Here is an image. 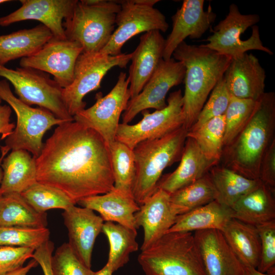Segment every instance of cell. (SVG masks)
<instances>
[{
	"instance_id": "6da1fadb",
	"label": "cell",
	"mask_w": 275,
	"mask_h": 275,
	"mask_svg": "<svg viewBox=\"0 0 275 275\" xmlns=\"http://www.w3.org/2000/svg\"><path fill=\"white\" fill-rule=\"evenodd\" d=\"M36 162L37 182L60 189L75 205L114 188L108 146L95 130L75 121L58 125Z\"/></svg>"
},
{
	"instance_id": "7a4b0ae2",
	"label": "cell",
	"mask_w": 275,
	"mask_h": 275,
	"mask_svg": "<svg viewBox=\"0 0 275 275\" xmlns=\"http://www.w3.org/2000/svg\"><path fill=\"white\" fill-rule=\"evenodd\" d=\"M172 56L185 68L182 110L184 126L188 130L195 123L209 94L224 76L232 58L220 54L205 44L190 45L185 41L178 46Z\"/></svg>"
},
{
	"instance_id": "3957f363",
	"label": "cell",
	"mask_w": 275,
	"mask_h": 275,
	"mask_svg": "<svg viewBox=\"0 0 275 275\" xmlns=\"http://www.w3.org/2000/svg\"><path fill=\"white\" fill-rule=\"evenodd\" d=\"M275 94L265 92L257 101L248 122L225 147L224 166L252 179H259L263 157L274 138Z\"/></svg>"
},
{
	"instance_id": "277c9868",
	"label": "cell",
	"mask_w": 275,
	"mask_h": 275,
	"mask_svg": "<svg viewBox=\"0 0 275 275\" xmlns=\"http://www.w3.org/2000/svg\"><path fill=\"white\" fill-rule=\"evenodd\" d=\"M187 131L183 125L160 138L143 141L133 149L135 175L132 193L140 206L157 190L164 170L180 160Z\"/></svg>"
},
{
	"instance_id": "5b68a950",
	"label": "cell",
	"mask_w": 275,
	"mask_h": 275,
	"mask_svg": "<svg viewBox=\"0 0 275 275\" xmlns=\"http://www.w3.org/2000/svg\"><path fill=\"white\" fill-rule=\"evenodd\" d=\"M141 251L146 275H206L194 232H168Z\"/></svg>"
},
{
	"instance_id": "8992f818",
	"label": "cell",
	"mask_w": 275,
	"mask_h": 275,
	"mask_svg": "<svg viewBox=\"0 0 275 275\" xmlns=\"http://www.w3.org/2000/svg\"><path fill=\"white\" fill-rule=\"evenodd\" d=\"M117 1L99 0L94 4L78 1L71 15L63 22L66 37L82 47V52L100 51L115 30Z\"/></svg>"
},
{
	"instance_id": "52a82bcc",
	"label": "cell",
	"mask_w": 275,
	"mask_h": 275,
	"mask_svg": "<svg viewBox=\"0 0 275 275\" xmlns=\"http://www.w3.org/2000/svg\"><path fill=\"white\" fill-rule=\"evenodd\" d=\"M0 98L6 101L16 115L17 123L12 132L5 139V145L10 150H24L36 158L40 154L45 132L65 120L56 117L43 108H34L14 96L9 82L5 79L0 80Z\"/></svg>"
},
{
	"instance_id": "ba28073f",
	"label": "cell",
	"mask_w": 275,
	"mask_h": 275,
	"mask_svg": "<svg viewBox=\"0 0 275 275\" xmlns=\"http://www.w3.org/2000/svg\"><path fill=\"white\" fill-rule=\"evenodd\" d=\"M260 19L256 14L241 13L238 6L232 4L226 17L214 26L205 45L232 59L251 50L272 55L273 52L264 46L261 40L259 27L256 25Z\"/></svg>"
},
{
	"instance_id": "9c48e42d",
	"label": "cell",
	"mask_w": 275,
	"mask_h": 275,
	"mask_svg": "<svg viewBox=\"0 0 275 275\" xmlns=\"http://www.w3.org/2000/svg\"><path fill=\"white\" fill-rule=\"evenodd\" d=\"M0 76L12 84L18 98L25 104L37 105L63 120L74 121L63 101V88L45 72L27 67L12 69L0 65Z\"/></svg>"
},
{
	"instance_id": "30bf717a",
	"label": "cell",
	"mask_w": 275,
	"mask_h": 275,
	"mask_svg": "<svg viewBox=\"0 0 275 275\" xmlns=\"http://www.w3.org/2000/svg\"><path fill=\"white\" fill-rule=\"evenodd\" d=\"M132 52L111 56L101 51L82 52L74 68L71 83L63 89V98L69 114L74 115L85 108L83 100L89 93L98 89L103 77L112 68H126Z\"/></svg>"
},
{
	"instance_id": "8fae6325",
	"label": "cell",
	"mask_w": 275,
	"mask_h": 275,
	"mask_svg": "<svg viewBox=\"0 0 275 275\" xmlns=\"http://www.w3.org/2000/svg\"><path fill=\"white\" fill-rule=\"evenodd\" d=\"M120 9L116 15V29L106 45L100 50L111 55L121 54L124 44L142 33L157 30L166 32L169 24L165 16L154 6L158 0L117 1Z\"/></svg>"
},
{
	"instance_id": "7c38bea8",
	"label": "cell",
	"mask_w": 275,
	"mask_h": 275,
	"mask_svg": "<svg viewBox=\"0 0 275 275\" xmlns=\"http://www.w3.org/2000/svg\"><path fill=\"white\" fill-rule=\"evenodd\" d=\"M167 102L164 108L152 113L142 111L143 118L136 124H119L116 140L133 149L143 141L160 138L184 125L181 90L171 93Z\"/></svg>"
},
{
	"instance_id": "4fadbf2b",
	"label": "cell",
	"mask_w": 275,
	"mask_h": 275,
	"mask_svg": "<svg viewBox=\"0 0 275 275\" xmlns=\"http://www.w3.org/2000/svg\"><path fill=\"white\" fill-rule=\"evenodd\" d=\"M129 80L126 73H120L117 81L104 96L96 95V101L73 116L74 121L98 133L108 148L116 141V133L121 114L130 99Z\"/></svg>"
},
{
	"instance_id": "5bb4252c",
	"label": "cell",
	"mask_w": 275,
	"mask_h": 275,
	"mask_svg": "<svg viewBox=\"0 0 275 275\" xmlns=\"http://www.w3.org/2000/svg\"><path fill=\"white\" fill-rule=\"evenodd\" d=\"M185 73V68L181 62L173 58L162 59L141 92L128 101L122 115V123L128 124L139 113L148 108H164L167 93L183 81Z\"/></svg>"
},
{
	"instance_id": "9a60e30c",
	"label": "cell",
	"mask_w": 275,
	"mask_h": 275,
	"mask_svg": "<svg viewBox=\"0 0 275 275\" xmlns=\"http://www.w3.org/2000/svg\"><path fill=\"white\" fill-rule=\"evenodd\" d=\"M82 51L78 42L53 37L35 53L21 59L19 65L51 74L64 88L72 81L76 61Z\"/></svg>"
},
{
	"instance_id": "2e32d148",
	"label": "cell",
	"mask_w": 275,
	"mask_h": 275,
	"mask_svg": "<svg viewBox=\"0 0 275 275\" xmlns=\"http://www.w3.org/2000/svg\"><path fill=\"white\" fill-rule=\"evenodd\" d=\"M204 0H184L172 17V30L165 39L162 59L169 60L184 40L200 38L214 22L216 14L210 7L204 9Z\"/></svg>"
},
{
	"instance_id": "e0dca14e",
	"label": "cell",
	"mask_w": 275,
	"mask_h": 275,
	"mask_svg": "<svg viewBox=\"0 0 275 275\" xmlns=\"http://www.w3.org/2000/svg\"><path fill=\"white\" fill-rule=\"evenodd\" d=\"M21 7L0 17V26L27 20L39 21L47 28L53 37L67 38L64 21L72 14L78 0H21Z\"/></svg>"
},
{
	"instance_id": "ac0fdd59",
	"label": "cell",
	"mask_w": 275,
	"mask_h": 275,
	"mask_svg": "<svg viewBox=\"0 0 275 275\" xmlns=\"http://www.w3.org/2000/svg\"><path fill=\"white\" fill-rule=\"evenodd\" d=\"M62 215L68 232V243L79 260L91 268L94 245L104 221L93 210L75 205L64 210Z\"/></svg>"
},
{
	"instance_id": "d6986e66",
	"label": "cell",
	"mask_w": 275,
	"mask_h": 275,
	"mask_svg": "<svg viewBox=\"0 0 275 275\" xmlns=\"http://www.w3.org/2000/svg\"><path fill=\"white\" fill-rule=\"evenodd\" d=\"M170 195L157 188L134 214L137 229L144 230L141 250H146L166 234L174 224L178 213L173 207Z\"/></svg>"
},
{
	"instance_id": "ffe728a7",
	"label": "cell",
	"mask_w": 275,
	"mask_h": 275,
	"mask_svg": "<svg viewBox=\"0 0 275 275\" xmlns=\"http://www.w3.org/2000/svg\"><path fill=\"white\" fill-rule=\"evenodd\" d=\"M194 235L206 275H243V265L221 231H198Z\"/></svg>"
},
{
	"instance_id": "44dd1931",
	"label": "cell",
	"mask_w": 275,
	"mask_h": 275,
	"mask_svg": "<svg viewBox=\"0 0 275 275\" xmlns=\"http://www.w3.org/2000/svg\"><path fill=\"white\" fill-rule=\"evenodd\" d=\"M223 77L232 96L257 101L265 93V71L252 53L232 59Z\"/></svg>"
},
{
	"instance_id": "7402d4cb",
	"label": "cell",
	"mask_w": 275,
	"mask_h": 275,
	"mask_svg": "<svg viewBox=\"0 0 275 275\" xmlns=\"http://www.w3.org/2000/svg\"><path fill=\"white\" fill-rule=\"evenodd\" d=\"M165 39L159 31H151L141 36L140 42L132 52L129 69L130 98L142 90L162 59Z\"/></svg>"
},
{
	"instance_id": "603a6c76",
	"label": "cell",
	"mask_w": 275,
	"mask_h": 275,
	"mask_svg": "<svg viewBox=\"0 0 275 275\" xmlns=\"http://www.w3.org/2000/svg\"><path fill=\"white\" fill-rule=\"evenodd\" d=\"M180 161L174 171L161 177L157 188L171 195L202 178L219 163L206 157L195 141L187 136Z\"/></svg>"
},
{
	"instance_id": "cb8c5ba5",
	"label": "cell",
	"mask_w": 275,
	"mask_h": 275,
	"mask_svg": "<svg viewBox=\"0 0 275 275\" xmlns=\"http://www.w3.org/2000/svg\"><path fill=\"white\" fill-rule=\"evenodd\" d=\"M77 204L97 211L105 222H114L137 229L134 214L140 206L132 194L114 188L105 194L82 199Z\"/></svg>"
},
{
	"instance_id": "d4e9b609",
	"label": "cell",
	"mask_w": 275,
	"mask_h": 275,
	"mask_svg": "<svg viewBox=\"0 0 275 275\" xmlns=\"http://www.w3.org/2000/svg\"><path fill=\"white\" fill-rule=\"evenodd\" d=\"M274 193L262 182L230 208L232 218L255 227L275 220Z\"/></svg>"
},
{
	"instance_id": "484cf974",
	"label": "cell",
	"mask_w": 275,
	"mask_h": 275,
	"mask_svg": "<svg viewBox=\"0 0 275 275\" xmlns=\"http://www.w3.org/2000/svg\"><path fill=\"white\" fill-rule=\"evenodd\" d=\"M2 195L21 194L37 181L36 158L24 150H12L2 162Z\"/></svg>"
},
{
	"instance_id": "4316f807",
	"label": "cell",
	"mask_w": 275,
	"mask_h": 275,
	"mask_svg": "<svg viewBox=\"0 0 275 275\" xmlns=\"http://www.w3.org/2000/svg\"><path fill=\"white\" fill-rule=\"evenodd\" d=\"M50 30L41 23L30 29L0 35V65L29 57L53 37Z\"/></svg>"
},
{
	"instance_id": "83f0119b",
	"label": "cell",
	"mask_w": 275,
	"mask_h": 275,
	"mask_svg": "<svg viewBox=\"0 0 275 275\" xmlns=\"http://www.w3.org/2000/svg\"><path fill=\"white\" fill-rule=\"evenodd\" d=\"M221 232L241 264L257 268L261 253L257 228L232 218Z\"/></svg>"
},
{
	"instance_id": "f1b7e54d",
	"label": "cell",
	"mask_w": 275,
	"mask_h": 275,
	"mask_svg": "<svg viewBox=\"0 0 275 275\" xmlns=\"http://www.w3.org/2000/svg\"><path fill=\"white\" fill-rule=\"evenodd\" d=\"M231 218V209L214 200L179 215L168 232H193L211 229L222 231Z\"/></svg>"
},
{
	"instance_id": "f546056e",
	"label": "cell",
	"mask_w": 275,
	"mask_h": 275,
	"mask_svg": "<svg viewBox=\"0 0 275 275\" xmlns=\"http://www.w3.org/2000/svg\"><path fill=\"white\" fill-rule=\"evenodd\" d=\"M209 174L217 192L216 200L230 208L262 182L260 179L248 178L218 164L212 167Z\"/></svg>"
},
{
	"instance_id": "4dcf8cb0",
	"label": "cell",
	"mask_w": 275,
	"mask_h": 275,
	"mask_svg": "<svg viewBox=\"0 0 275 275\" xmlns=\"http://www.w3.org/2000/svg\"><path fill=\"white\" fill-rule=\"evenodd\" d=\"M47 214L35 210L20 194L2 195L0 199V227L44 228Z\"/></svg>"
},
{
	"instance_id": "1f68e13d",
	"label": "cell",
	"mask_w": 275,
	"mask_h": 275,
	"mask_svg": "<svg viewBox=\"0 0 275 275\" xmlns=\"http://www.w3.org/2000/svg\"><path fill=\"white\" fill-rule=\"evenodd\" d=\"M102 232L106 236L109 245L106 264L115 272L126 265L130 254L138 250L137 231L116 223L105 222Z\"/></svg>"
},
{
	"instance_id": "d6a6232c",
	"label": "cell",
	"mask_w": 275,
	"mask_h": 275,
	"mask_svg": "<svg viewBox=\"0 0 275 275\" xmlns=\"http://www.w3.org/2000/svg\"><path fill=\"white\" fill-rule=\"evenodd\" d=\"M170 199L179 215L216 200L217 192L208 173L171 194Z\"/></svg>"
},
{
	"instance_id": "836d02e7",
	"label": "cell",
	"mask_w": 275,
	"mask_h": 275,
	"mask_svg": "<svg viewBox=\"0 0 275 275\" xmlns=\"http://www.w3.org/2000/svg\"><path fill=\"white\" fill-rule=\"evenodd\" d=\"M225 130L224 115L214 118L197 129L187 131L208 158L219 162L224 148Z\"/></svg>"
},
{
	"instance_id": "e575fe53",
	"label": "cell",
	"mask_w": 275,
	"mask_h": 275,
	"mask_svg": "<svg viewBox=\"0 0 275 275\" xmlns=\"http://www.w3.org/2000/svg\"><path fill=\"white\" fill-rule=\"evenodd\" d=\"M114 188L132 195L135 175L133 149L125 144L115 141L109 147Z\"/></svg>"
},
{
	"instance_id": "d590c367",
	"label": "cell",
	"mask_w": 275,
	"mask_h": 275,
	"mask_svg": "<svg viewBox=\"0 0 275 275\" xmlns=\"http://www.w3.org/2000/svg\"><path fill=\"white\" fill-rule=\"evenodd\" d=\"M20 194L35 210L40 213L55 208L65 210L75 205L60 189L38 182Z\"/></svg>"
},
{
	"instance_id": "8d00e7d4",
	"label": "cell",
	"mask_w": 275,
	"mask_h": 275,
	"mask_svg": "<svg viewBox=\"0 0 275 275\" xmlns=\"http://www.w3.org/2000/svg\"><path fill=\"white\" fill-rule=\"evenodd\" d=\"M257 101L252 99L238 98L231 95L228 106L224 114V148L233 141L245 125L255 109Z\"/></svg>"
},
{
	"instance_id": "74e56055",
	"label": "cell",
	"mask_w": 275,
	"mask_h": 275,
	"mask_svg": "<svg viewBox=\"0 0 275 275\" xmlns=\"http://www.w3.org/2000/svg\"><path fill=\"white\" fill-rule=\"evenodd\" d=\"M48 228L23 227H0V245L36 250L49 240Z\"/></svg>"
},
{
	"instance_id": "f35d334b",
	"label": "cell",
	"mask_w": 275,
	"mask_h": 275,
	"mask_svg": "<svg viewBox=\"0 0 275 275\" xmlns=\"http://www.w3.org/2000/svg\"><path fill=\"white\" fill-rule=\"evenodd\" d=\"M223 77L211 91L208 100L202 107L195 123L188 130L197 129L209 120L224 115L230 102L231 95Z\"/></svg>"
},
{
	"instance_id": "ab89813d",
	"label": "cell",
	"mask_w": 275,
	"mask_h": 275,
	"mask_svg": "<svg viewBox=\"0 0 275 275\" xmlns=\"http://www.w3.org/2000/svg\"><path fill=\"white\" fill-rule=\"evenodd\" d=\"M53 275H94L95 272L77 257L68 243H64L52 256Z\"/></svg>"
},
{
	"instance_id": "60d3db41",
	"label": "cell",
	"mask_w": 275,
	"mask_h": 275,
	"mask_svg": "<svg viewBox=\"0 0 275 275\" xmlns=\"http://www.w3.org/2000/svg\"><path fill=\"white\" fill-rule=\"evenodd\" d=\"M256 227L261 243L260 257L257 269L263 273L275 271V220Z\"/></svg>"
},
{
	"instance_id": "b9f144b4",
	"label": "cell",
	"mask_w": 275,
	"mask_h": 275,
	"mask_svg": "<svg viewBox=\"0 0 275 275\" xmlns=\"http://www.w3.org/2000/svg\"><path fill=\"white\" fill-rule=\"evenodd\" d=\"M34 251L31 248L0 245V274L22 267Z\"/></svg>"
},
{
	"instance_id": "7bdbcfd3",
	"label": "cell",
	"mask_w": 275,
	"mask_h": 275,
	"mask_svg": "<svg viewBox=\"0 0 275 275\" xmlns=\"http://www.w3.org/2000/svg\"><path fill=\"white\" fill-rule=\"evenodd\" d=\"M259 179L274 191L275 189V139L266 150L261 161Z\"/></svg>"
},
{
	"instance_id": "ee69618b",
	"label": "cell",
	"mask_w": 275,
	"mask_h": 275,
	"mask_svg": "<svg viewBox=\"0 0 275 275\" xmlns=\"http://www.w3.org/2000/svg\"><path fill=\"white\" fill-rule=\"evenodd\" d=\"M53 250V243L48 240L36 249L33 254L32 258L40 265L44 275H53L51 266Z\"/></svg>"
},
{
	"instance_id": "f6af8a7d",
	"label": "cell",
	"mask_w": 275,
	"mask_h": 275,
	"mask_svg": "<svg viewBox=\"0 0 275 275\" xmlns=\"http://www.w3.org/2000/svg\"><path fill=\"white\" fill-rule=\"evenodd\" d=\"M0 98V134L1 140L6 139L13 131L15 126L11 122V107L7 104H2Z\"/></svg>"
},
{
	"instance_id": "bcb514c9",
	"label": "cell",
	"mask_w": 275,
	"mask_h": 275,
	"mask_svg": "<svg viewBox=\"0 0 275 275\" xmlns=\"http://www.w3.org/2000/svg\"><path fill=\"white\" fill-rule=\"evenodd\" d=\"M38 263L34 259L31 260L25 266L14 270L13 271L7 272L0 275H26L28 272L32 268L37 265Z\"/></svg>"
},
{
	"instance_id": "7dc6e473",
	"label": "cell",
	"mask_w": 275,
	"mask_h": 275,
	"mask_svg": "<svg viewBox=\"0 0 275 275\" xmlns=\"http://www.w3.org/2000/svg\"><path fill=\"white\" fill-rule=\"evenodd\" d=\"M243 275H275V272L263 273L258 271L257 268L251 267L243 266Z\"/></svg>"
},
{
	"instance_id": "c3c4849f",
	"label": "cell",
	"mask_w": 275,
	"mask_h": 275,
	"mask_svg": "<svg viewBox=\"0 0 275 275\" xmlns=\"http://www.w3.org/2000/svg\"><path fill=\"white\" fill-rule=\"evenodd\" d=\"M0 147H1V155L0 156V199H1L2 196L1 192V183H2V178H3V170L1 168V164H2V161L4 158L6 156L7 154L8 153V152L10 150L5 145L1 146Z\"/></svg>"
},
{
	"instance_id": "681fc988",
	"label": "cell",
	"mask_w": 275,
	"mask_h": 275,
	"mask_svg": "<svg viewBox=\"0 0 275 275\" xmlns=\"http://www.w3.org/2000/svg\"><path fill=\"white\" fill-rule=\"evenodd\" d=\"M114 272L110 267L106 264L101 269L95 272L94 275H113Z\"/></svg>"
},
{
	"instance_id": "f907efd6",
	"label": "cell",
	"mask_w": 275,
	"mask_h": 275,
	"mask_svg": "<svg viewBox=\"0 0 275 275\" xmlns=\"http://www.w3.org/2000/svg\"><path fill=\"white\" fill-rule=\"evenodd\" d=\"M10 2V1H9V0H0V5H1L2 4H3V3H6V2Z\"/></svg>"
}]
</instances>
